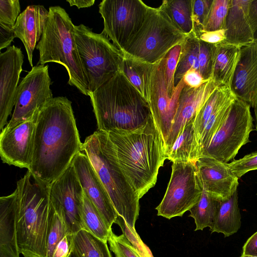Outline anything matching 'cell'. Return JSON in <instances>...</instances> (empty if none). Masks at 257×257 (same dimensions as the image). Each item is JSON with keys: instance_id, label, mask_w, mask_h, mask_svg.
Here are the masks:
<instances>
[{"instance_id": "cell-1", "label": "cell", "mask_w": 257, "mask_h": 257, "mask_svg": "<svg viewBox=\"0 0 257 257\" xmlns=\"http://www.w3.org/2000/svg\"><path fill=\"white\" fill-rule=\"evenodd\" d=\"M82 145L72 102L65 96L53 97L38 113L28 171L35 180L49 187L71 164Z\"/></svg>"}, {"instance_id": "cell-2", "label": "cell", "mask_w": 257, "mask_h": 257, "mask_svg": "<svg viewBox=\"0 0 257 257\" xmlns=\"http://www.w3.org/2000/svg\"><path fill=\"white\" fill-rule=\"evenodd\" d=\"M107 133L119 164L140 199L155 185L159 169L167 159L165 143L152 115L137 129Z\"/></svg>"}, {"instance_id": "cell-3", "label": "cell", "mask_w": 257, "mask_h": 257, "mask_svg": "<svg viewBox=\"0 0 257 257\" xmlns=\"http://www.w3.org/2000/svg\"><path fill=\"white\" fill-rule=\"evenodd\" d=\"M89 96L98 131L136 130L152 115L148 102L122 71Z\"/></svg>"}, {"instance_id": "cell-4", "label": "cell", "mask_w": 257, "mask_h": 257, "mask_svg": "<svg viewBox=\"0 0 257 257\" xmlns=\"http://www.w3.org/2000/svg\"><path fill=\"white\" fill-rule=\"evenodd\" d=\"M17 237L24 257H46L47 242L53 212L49 187L28 171L17 183Z\"/></svg>"}, {"instance_id": "cell-5", "label": "cell", "mask_w": 257, "mask_h": 257, "mask_svg": "<svg viewBox=\"0 0 257 257\" xmlns=\"http://www.w3.org/2000/svg\"><path fill=\"white\" fill-rule=\"evenodd\" d=\"M81 151L88 157L118 216L135 229L140 198L119 164L115 147L108 133L94 132L85 139Z\"/></svg>"}, {"instance_id": "cell-6", "label": "cell", "mask_w": 257, "mask_h": 257, "mask_svg": "<svg viewBox=\"0 0 257 257\" xmlns=\"http://www.w3.org/2000/svg\"><path fill=\"white\" fill-rule=\"evenodd\" d=\"M48 11L43 34L36 47L39 52L38 65L55 62L63 65L68 74V84L89 96L88 80L74 35L75 25L63 8L52 6Z\"/></svg>"}, {"instance_id": "cell-7", "label": "cell", "mask_w": 257, "mask_h": 257, "mask_svg": "<svg viewBox=\"0 0 257 257\" xmlns=\"http://www.w3.org/2000/svg\"><path fill=\"white\" fill-rule=\"evenodd\" d=\"M188 35L173 23L160 6H149L139 31L122 51L124 55L154 64L164 58L175 46L181 44Z\"/></svg>"}, {"instance_id": "cell-8", "label": "cell", "mask_w": 257, "mask_h": 257, "mask_svg": "<svg viewBox=\"0 0 257 257\" xmlns=\"http://www.w3.org/2000/svg\"><path fill=\"white\" fill-rule=\"evenodd\" d=\"M74 35L89 90L93 92L122 71L124 55L102 32L94 33L82 24L75 25Z\"/></svg>"}, {"instance_id": "cell-9", "label": "cell", "mask_w": 257, "mask_h": 257, "mask_svg": "<svg viewBox=\"0 0 257 257\" xmlns=\"http://www.w3.org/2000/svg\"><path fill=\"white\" fill-rule=\"evenodd\" d=\"M250 108L248 103L237 98L202 156L224 163L233 159L241 147L249 142V134L253 130Z\"/></svg>"}, {"instance_id": "cell-10", "label": "cell", "mask_w": 257, "mask_h": 257, "mask_svg": "<svg viewBox=\"0 0 257 257\" xmlns=\"http://www.w3.org/2000/svg\"><path fill=\"white\" fill-rule=\"evenodd\" d=\"M195 162L173 163L164 196L156 208L157 215L168 219L181 217L199 201L203 189Z\"/></svg>"}, {"instance_id": "cell-11", "label": "cell", "mask_w": 257, "mask_h": 257, "mask_svg": "<svg viewBox=\"0 0 257 257\" xmlns=\"http://www.w3.org/2000/svg\"><path fill=\"white\" fill-rule=\"evenodd\" d=\"M148 8L141 0H103L99 5L102 32L122 52L141 28Z\"/></svg>"}, {"instance_id": "cell-12", "label": "cell", "mask_w": 257, "mask_h": 257, "mask_svg": "<svg viewBox=\"0 0 257 257\" xmlns=\"http://www.w3.org/2000/svg\"><path fill=\"white\" fill-rule=\"evenodd\" d=\"M48 65H37L23 78L17 88L12 117L2 131H7L37 115L53 98Z\"/></svg>"}, {"instance_id": "cell-13", "label": "cell", "mask_w": 257, "mask_h": 257, "mask_svg": "<svg viewBox=\"0 0 257 257\" xmlns=\"http://www.w3.org/2000/svg\"><path fill=\"white\" fill-rule=\"evenodd\" d=\"M165 57L153 65L149 80L148 103L153 118L165 144L176 113L183 79L175 86L173 97L168 93L165 70Z\"/></svg>"}, {"instance_id": "cell-14", "label": "cell", "mask_w": 257, "mask_h": 257, "mask_svg": "<svg viewBox=\"0 0 257 257\" xmlns=\"http://www.w3.org/2000/svg\"><path fill=\"white\" fill-rule=\"evenodd\" d=\"M49 194L53 207L65 213L72 231L75 233L82 229L80 212L84 191L72 163L66 171L49 186Z\"/></svg>"}, {"instance_id": "cell-15", "label": "cell", "mask_w": 257, "mask_h": 257, "mask_svg": "<svg viewBox=\"0 0 257 257\" xmlns=\"http://www.w3.org/2000/svg\"><path fill=\"white\" fill-rule=\"evenodd\" d=\"M38 115L0 134V156L4 163L30 168Z\"/></svg>"}, {"instance_id": "cell-16", "label": "cell", "mask_w": 257, "mask_h": 257, "mask_svg": "<svg viewBox=\"0 0 257 257\" xmlns=\"http://www.w3.org/2000/svg\"><path fill=\"white\" fill-rule=\"evenodd\" d=\"M72 164L84 194L97 209L108 229L112 230L111 226L115 223L118 215L88 157L80 151Z\"/></svg>"}, {"instance_id": "cell-17", "label": "cell", "mask_w": 257, "mask_h": 257, "mask_svg": "<svg viewBox=\"0 0 257 257\" xmlns=\"http://www.w3.org/2000/svg\"><path fill=\"white\" fill-rule=\"evenodd\" d=\"M24 57L21 49L15 45L0 53L1 132L8 124V117L15 105Z\"/></svg>"}, {"instance_id": "cell-18", "label": "cell", "mask_w": 257, "mask_h": 257, "mask_svg": "<svg viewBox=\"0 0 257 257\" xmlns=\"http://www.w3.org/2000/svg\"><path fill=\"white\" fill-rule=\"evenodd\" d=\"M218 86L211 79L198 88H191L184 84L180 92L171 131L165 144V152L173 145L184 125L195 119L202 107Z\"/></svg>"}, {"instance_id": "cell-19", "label": "cell", "mask_w": 257, "mask_h": 257, "mask_svg": "<svg viewBox=\"0 0 257 257\" xmlns=\"http://www.w3.org/2000/svg\"><path fill=\"white\" fill-rule=\"evenodd\" d=\"M202 189L223 200L237 190L238 178L230 171L228 163L202 156L195 162Z\"/></svg>"}, {"instance_id": "cell-20", "label": "cell", "mask_w": 257, "mask_h": 257, "mask_svg": "<svg viewBox=\"0 0 257 257\" xmlns=\"http://www.w3.org/2000/svg\"><path fill=\"white\" fill-rule=\"evenodd\" d=\"M231 89L238 98L254 107L257 103V41L240 48Z\"/></svg>"}, {"instance_id": "cell-21", "label": "cell", "mask_w": 257, "mask_h": 257, "mask_svg": "<svg viewBox=\"0 0 257 257\" xmlns=\"http://www.w3.org/2000/svg\"><path fill=\"white\" fill-rule=\"evenodd\" d=\"M49 11L41 5L28 6L19 16L13 29L16 38L23 42L30 66L33 67V54L43 34Z\"/></svg>"}, {"instance_id": "cell-22", "label": "cell", "mask_w": 257, "mask_h": 257, "mask_svg": "<svg viewBox=\"0 0 257 257\" xmlns=\"http://www.w3.org/2000/svg\"><path fill=\"white\" fill-rule=\"evenodd\" d=\"M251 0H231L226 19L225 43L239 48L254 41L249 18V8Z\"/></svg>"}, {"instance_id": "cell-23", "label": "cell", "mask_w": 257, "mask_h": 257, "mask_svg": "<svg viewBox=\"0 0 257 257\" xmlns=\"http://www.w3.org/2000/svg\"><path fill=\"white\" fill-rule=\"evenodd\" d=\"M240 55L238 47L224 42L212 44L211 79L219 86L231 88Z\"/></svg>"}, {"instance_id": "cell-24", "label": "cell", "mask_w": 257, "mask_h": 257, "mask_svg": "<svg viewBox=\"0 0 257 257\" xmlns=\"http://www.w3.org/2000/svg\"><path fill=\"white\" fill-rule=\"evenodd\" d=\"M18 192L0 198V249L20 257L17 237Z\"/></svg>"}, {"instance_id": "cell-25", "label": "cell", "mask_w": 257, "mask_h": 257, "mask_svg": "<svg viewBox=\"0 0 257 257\" xmlns=\"http://www.w3.org/2000/svg\"><path fill=\"white\" fill-rule=\"evenodd\" d=\"M241 223L236 190L229 198L221 200L214 224L210 230L212 233H222L225 237H228L238 231Z\"/></svg>"}, {"instance_id": "cell-26", "label": "cell", "mask_w": 257, "mask_h": 257, "mask_svg": "<svg viewBox=\"0 0 257 257\" xmlns=\"http://www.w3.org/2000/svg\"><path fill=\"white\" fill-rule=\"evenodd\" d=\"M72 252L75 257H112L107 242L85 229L74 233Z\"/></svg>"}, {"instance_id": "cell-27", "label": "cell", "mask_w": 257, "mask_h": 257, "mask_svg": "<svg viewBox=\"0 0 257 257\" xmlns=\"http://www.w3.org/2000/svg\"><path fill=\"white\" fill-rule=\"evenodd\" d=\"M221 200L203 190L199 201L189 210V216L194 219L196 225L195 231L212 227Z\"/></svg>"}, {"instance_id": "cell-28", "label": "cell", "mask_w": 257, "mask_h": 257, "mask_svg": "<svg viewBox=\"0 0 257 257\" xmlns=\"http://www.w3.org/2000/svg\"><path fill=\"white\" fill-rule=\"evenodd\" d=\"M153 65L124 55L122 71L148 102L149 80Z\"/></svg>"}, {"instance_id": "cell-29", "label": "cell", "mask_w": 257, "mask_h": 257, "mask_svg": "<svg viewBox=\"0 0 257 257\" xmlns=\"http://www.w3.org/2000/svg\"><path fill=\"white\" fill-rule=\"evenodd\" d=\"M187 123L169 149L166 152L167 159L172 163L194 161L195 136L194 121Z\"/></svg>"}, {"instance_id": "cell-30", "label": "cell", "mask_w": 257, "mask_h": 257, "mask_svg": "<svg viewBox=\"0 0 257 257\" xmlns=\"http://www.w3.org/2000/svg\"><path fill=\"white\" fill-rule=\"evenodd\" d=\"M199 40L192 32L188 35L181 44V49L174 75L176 86L184 74L190 69L199 72L198 62Z\"/></svg>"}, {"instance_id": "cell-31", "label": "cell", "mask_w": 257, "mask_h": 257, "mask_svg": "<svg viewBox=\"0 0 257 257\" xmlns=\"http://www.w3.org/2000/svg\"><path fill=\"white\" fill-rule=\"evenodd\" d=\"M80 217L83 229L104 241H108L110 230L97 209L84 193Z\"/></svg>"}, {"instance_id": "cell-32", "label": "cell", "mask_w": 257, "mask_h": 257, "mask_svg": "<svg viewBox=\"0 0 257 257\" xmlns=\"http://www.w3.org/2000/svg\"><path fill=\"white\" fill-rule=\"evenodd\" d=\"M160 7L183 33L192 32V0H165Z\"/></svg>"}, {"instance_id": "cell-33", "label": "cell", "mask_w": 257, "mask_h": 257, "mask_svg": "<svg viewBox=\"0 0 257 257\" xmlns=\"http://www.w3.org/2000/svg\"><path fill=\"white\" fill-rule=\"evenodd\" d=\"M53 207V212L47 237L46 257H52L58 242L65 235L72 232L64 212L60 208Z\"/></svg>"}, {"instance_id": "cell-34", "label": "cell", "mask_w": 257, "mask_h": 257, "mask_svg": "<svg viewBox=\"0 0 257 257\" xmlns=\"http://www.w3.org/2000/svg\"><path fill=\"white\" fill-rule=\"evenodd\" d=\"M230 3L231 0H213L203 31H214L225 29Z\"/></svg>"}, {"instance_id": "cell-35", "label": "cell", "mask_w": 257, "mask_h": 257, "mask_svg": "<svg viewBox=\"0 0 257 257\" xmlns=\"http://www.w3.org/2000/svg\"><path fill=\"white\" fill-rule=\"evenodd\" d=\"M108 242L110 249L115 255L120 257H141L137 250L123 234L117 235L109 231Z\"/></svg>"}, {"instance_id": "cell-36", "label": "cell", "mask_w": 257, "mask_h": 257, "mask_svg": "<svg viewBox=\"0 0 257 257\" xmlns=\"http://www.w3.org/2000/svg\"><path fill=\"white\" fill-rule=\"evenodd\" d=\"M213 0H192V33L196 36L203 31Z\"/></svg>"}, {"instance_id": "cell-37", "label": "cell", "mask_w": 257, "mask_h": 257, "mask_svg": "<svg viewBox=\"0 0 257 257\" xmlns=\"http://www.w3.org/2000/svg\"><path fill=\"white\" fill-rule=\"evenodd\" d=\"M181 49V44L173 48L165 56V70L168 91L170 97H173L176 92L174 85V75L177 66Z\"/></svg>"}, {"instance_id": "cell-38", "label": "cell", "mask_w": 257, "mask_h": 257, "mask_svg": "<svg viewBox=\"0 0 257 257\" xmlns=\"http://www.w3.org/2000/svg\"><path fill=\"white\" fill-rule=\"evenodd\" d=\"M115 223L120 227L125 235L141 256L153 257L151 252L141 240L136 229L131 228L120 216H118Z\"/></svg>"}, {"instance_id": "cell-39", "label": "cell", "mask_w": 257, "mask_h": 257, "mask_svg": "<svg viewBox=\"0 0 257 257\" xmlns=\"http://www.w3.org/2000/svg\"><path fill=\"white\" fill-rule=\"evenodd\" d=\"M19 0L0 1V23L13 27L21 14Z\"/></svg>"}, {"instance_id": "cell-40", "label": "cell", "mask_w": 257, "mask_h": 257, "mask_svg": "<svg viewBox=\"0 0 257 257\" xmlns=\"http://www.w3.org/2000/svg\"><path fill=\"white\" fill-rule=\"evenodd\" d=\"M198 62L199 73L204 80L211 79L212 74V44L199 40Z\"/></svg>"}, {"instance_id": "cell-41", "label": "cell", "mask_w": 257, "mask_h": 257, "mask_svg": "<svg viewBox=\"0 0 257 257\" xmlns=\"http://www.w3.org/2000/svg\"><path fill=\"white\" fill-rule=\"evenodd\" d=\"M228 166L231 172L239 179L247 172L257 170V151L233 160L228 163Z\"/></svg>"}, {"instance_id": "cell-42", "label": "cell", "mask_w": 257, "mask_h": 257, "mask_svg": "<svg viewBox=\"0 0 257 257\" xmlns=\"http://www.w3.org/2000/svg\"><path fill=\"white\" fill-rule=\"evenodd\" d=\"M198 40L210 44H217L224 42L226 39V30L214 31H202L195 36Z\"/></svg>"}, {"instance_id": "cell-43", "label": "cell", "mask_w": 257, "mask_h": 257, "mask_svg": "<svg viewBox=\"0 0 257 257\" xmlns=\"http://www.w3.org/2000/svg\"><path fill=\"white\" fill-rule=\"evenodd\" d=\"M74 233L65 235L57 244L52 257H69L72 251Z\"/></svg>"}, {"instance_id": "cell-44", "label": "cell", "mask_w": 257, "mask_h": 257, "mask_svg": "<svg viewBox=\"0 0 257 257\" xmlns=\"http://www.w3.org/2000/svg\"><path fill=\"white\" fill-rule=\"evenodd\" d=\"M182 79L186 85L191 88H198L207 81L204 79L199 72L193 69H189Z\"/></svg>"}, {"instance_id": "cell-45", "label": "cell", "mask_w": 257, "mask_h": 257, "mask_svg": "<svg viewBox=\"0 0 257 257\" xmlns=\"http://www.w3.org/2000/svg\"><path fill=\"white\" fill-rule=\"evenodd\" d=\"M15 38L13 27L0 23V50L10 47Z\"/></svg>"}, {"instance_id": "cell-46", "label": "cell", "mask_w": 257, "mask_h": 257, "mask_svg": "<svg viewBox=\"0 0 257 257\" xmlns=\"http://www.w3.org/2000/svg\"><path fill=\"white\" fill-rule=\"evenodd\" d=\"M249 18L254 41H257V0H251L249 8Z\"/></svg>"}, {"instance_id": "cell-47", "label": "cell", "mask_w": 257, "mask_h": 257, "mask_svg": "<svg viewBox=\"0 0 257 257\" xmlns=\"http://www.w3.org/2000/svg\"><path fill=\"white\" fill-rule=\"evenodd\" d=\"M242 254L257 256V231L244 243L242 247Z\"/></svg>"}, {"instance_id": "cell-48", "label": "cell", "mask_w": 257, "mask_h": 257, "mask_svg": "<svg viewBox=\"0 0 257 257\" xmlns=\"http://www.w3.org/2000/svg\"><path fill=\"white\" fill-rule=\"evenodd\" d=\"M70 6H75L78 9L89 8L95 3L94 0H67Z\"/></svg>"}, {"instance_id": "cell-49", "label": "cell", "mask_w": 257, "mask_h": 257, "mask_svg": "<svg viewBox=\"0 0 257 257\" xmlns=\"http://www.w3.org/2000/svg\"><path fill=\"white\" fill-rule=\"evenodd\" d=\"M0 257H17V256L7 251L0 249Z\"/></svg>"}, {"instance_id": "cell-50", "label": "cell", "mask_w": 257, "mask_h": 257, "mask_svg": "<svg viewBox=\"0 0 257 257\" xmlns=\"http://www.w3.org/2000/svg\"><path fill=\"white\" fill-rule=\"evenodd\" d=\"M254 111V115H255V128L257 131V103L253 107Z\"/></svg>"}, {"instance_id": "cell-51", "label": "cell", "mask_w": 257, "mask_h": 257, "mask_svg": "<svg viewBox=\"0 0 257 257\" xmlns=\"http://www.w3.org/2000/svg\"><path fill=\"white\" fill-rule=\"evenodd\" d=\"M240 257H257V256L245 255V254H242V255L240 256Z\"/></svg>"}, {"instance_id": "cell-52", "label": "cell", "mask_w": 257, "mask_h": 257, "mask_svg": "<svg viewBox=\"0 0 257 257\" xmlns=\"http://www.w3.org/2000/svg\"><path fill=\"white\" fill-rule=\"evenodd\" d=\"M69 257H75V256L72 253V251H71V253H70V255L69 256Z\"/></svg>"}, {"instance_id": "cell-53", "label": "cell", "mask_w": 257, "mask_h": 257, "mask_svg": "<svg viewBox=\"0 0 257 257\" xmlns=\"http://www.w3.org/2000/svg\"><path fill=\"white\" fill-rule=\"evenodd\" d=\"M115 257H120V256H119L118 255H115Z\"/></svg>"}, {"instance_id": "cell-54", "label": "cell", "mask_w": 257, "mask_h": 257, "mask_svg": "<svg viewBox=\"0 0 257 257\" xmlns=\"http://www.w3.org/2000/svg\"><path fill=\"white\" fill-rule=\"evenodd\" d=\"M141 257H148V256H141Z\"/></svg>"}]
</instances>
